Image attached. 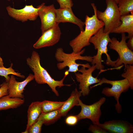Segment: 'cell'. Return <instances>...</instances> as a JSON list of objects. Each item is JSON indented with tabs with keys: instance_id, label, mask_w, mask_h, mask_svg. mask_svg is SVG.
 <instances>
[{
	"instance_id": "cell-1",
	"label": "cell",
	"mask_w": 133,
	"mask_h": 133,
	"mask_svg": "<svg viewBox=\"0 0 133 133\" xmlns=\"http://www.w3.org/2000/svg\"><path fill=\"white\" fill-rule=\"evenodd\" d=\"M26 63L34 73V79L39 84H47L52 91L57 96H59L58 92L56 87L60 88L64 86H70L71 84H64L63 82L69 72L66 70L63 78L60 80H55L52 78L47 70L42 66L40 63V58L38 53L35 51L32 52L30 57L27 58Z\"/></svg>"
},
{
	"instance_id": "cell-2",
	"label": "cell",
	"mask_w": 133,
	"mask_h": 133,
	"mask_svg": "<svg viewBox=\"0 0 133 133\" xmlns=\"http://www.w3.org/2000/svg\"><path fill=\"white\" fill-rule=\"evenodd\" d=\"M91 5L94 10V15L91 17L86 15L84 22L85 30L81 31L79 35L69 42L73 52L75 53L79 52L84 47L90 45L89 40L91 38L104 26L103 22L97 18L96 13L97 9L95 3H92Z\"/></svg>"
},
{
	"instance_id": "cell-3",
	"label": "cell",
	"mask_w": 133,
	"mask_h": 133,
	"mask_svg": "<svg viewBox=\"0 0 133 133\" xmlns=\"http://www.w3.org/2000/svg\"><path fill=\"white\" fill-rule=\"evenodd\" d=\"M110 33L104 32L103 27L100 28L89 40L90 43H92L95 49L97 50V54L93 56L91 64L92 65H95L96 69L101 71L104 67L101 63L103 54H105L107 56L105 63L106 65L115 68L116 64L117 61V59L115 61H112L108 53L107 45L111 40L109 36Z\"/></svg>"
},
{
	"instance_id": "cell-4",
	"label": "cell",
	"mask_w": 133,
	"mask_h": 133,
	"mask_svg": "<svg viewBox=\"0 0 133 133\" xmlns=\"http://www.w3.org/2000/svg\"><path fill=\"white\" fill-rule=\"evenodd\" d=\"M85 51V49H84L78 53L72 52L70 53H67L64 52L62 48H57L55 54V57L57 61L62 62L57 63V66L58 69L62 70L66 67H68L69 69L68 70L69 72L75 73L78 71V67L80 66H84L87 68H90L91 66L89 63L77 64L76 62L77 60H80L91 63L93 56L81 55Z\"/></svg>"
},
{
	"instance_id": "cell-5",
	"label": "cell",
	"mask_w": 133,
	"mask_h": 133,
	"mask_svg": "<svg viewBox=\"0 0 133 133\" xmlns=\"http://www.w3.org/2000/svg\"><path fill=\"white\" fill-rule=\"evenodd\" d=\"M106 8L103 12L97 10L98 19L104 24V31L111 33L112 31L121 24V16L117 4L114 0H105Z\"/></svg>"
},
{
	"instance_id": "cell-6",
	"label": "cell",
	"mask_w": 133,
	"mask_h": 133,
	"mask_svg": "<svg viewBox=\"0 0 133 133\" xmlns=\"http://www.w3.org/2000/svg\"><path fill=\"white\" fill-rule=\"evenodd\" d=\"M103 83L109 84L112 85L109 88L105 87L102 89L101 93L107 97H113L117 102L115 105V109L117 112L120 113L122 111V107L119 102V99L121 94L127 91L130 88L129 83L127 80L124 79L118 80H111L103 78L100 82L92 86L91 89Z\"/></svg>"
},
{
	"instance_id": "cell-7",
	"label": "cell",
	"mask_w": 133,
	"mask_h": 133,
	"mask_svg": "<svg viewBox=\"0 0 133 133\" xmlns=\"http://www.w3.org/2000/svg\"><path fill=\"white\" fill-rule=\"evenodd\" d=\"M125 33H121V39L120 41L113 37L111 39L109 46L110 49L116 51L119 57L116 63L115 68L118 69L123 64L133 65V51L130 50L127 45L126 41L128 39Z\"/></svg>"
},
{
	"instance_id": "cell-8",
	"label": "cell",
	"mask_w": 133,
	"mask_h": 133,
	"mask_svg": "<svg viewBox=\"0 0 133 133\" xmlns=\"http://www.w3.org/2000/svg\"><path fill=\"white\" fill-rule=\"evenodd\" d=\"M106 100L105 98L102 97L93 104L88 105L83 103L80 99L78 106H81V110L79 113L76 115L79 120L88 119L91 121L93 124L98 125L100 123L99 119L101 115L100 107Z\"/></svg>"
},
{
	"instance_id": "cell-9",
	"label": "cell",
	"mask_w": 133,
	"mask_h": 133,
	"mask_svg": "<svg viewBox=\"0 0 133 133\" xmlns=\"http://www.w3.org/2000/svg\"><path fill=\"white\" fill-rule=\"evenodd\" d=\"M96 67L95 65H92L86 69L85 67L82 66L78 70L82 74L75 73L76 79L79 83V89L84 97L89 94L90 91L89 87L91 85L98 83L100 80V79H98L97 77H94L92 76V73L96 69Z\"/></svg>"
},
{
	"instance_id": "cell-10",
	"label": "cell",
	"mask_w": 133,
	"mask_h": 133,
	"mask_svg": "<svg viewBox=\"0 0 133 133\" xmlns=\"http://www.w3.org/2000/svg\"><path fill=\"white\" fill-rule=\"evenodd\" d=\"M40 5L37 8L34 7L33 5H26L23 8L18 9L8 6L6 8L9 15L16 20L22 22L28 20L34 21L38 16V11Z\"/></svg>"
},
{
	"instance_id": "cell-11",
	"label": "cell",
	"mask_w": 133,
	"mask_h": 133,
	"mask_svg": "<svg viewBox=\"0 0 133 133\" xmlns=\"http://www.w3.org/2000/svg\"><path fill=\"white\" fill-rule=\"evenodd\" d=\"M61 32L59 24L56 23L52 27L42 33L41 36L33 45L35 49L53 46L59 41Z\"/></svg>"
},
{
	"instance_id": "cell-12",
	"label": "cell",
	"mask_w": 133,
	"mask_h": 133,
	"mask_svg": "<svg viewBox=\"0 0 133 133\" xmlns=\"http://www.w3.org/2000/svg\"><path fill=\"white\" fill-rule=\"evenodd\" d=\"M43 3L40 5L38 12V16L41 21V29L42 33L57 23L56 22V9L53 4L49 6Z\"/></svg>"
},
{
	"instance_id": "cell-13",
	"label": "cell",
	"mask_w": 133,
	"mask_h": 133,
	"mask_svg": "<svg viewBox=\"0 0 133 133\" xmlns=\"http://www.w3.org/2000/svg\"><path fill=\"white\" fill-rule=\"evenodd\" d=\"M14 76L12 75L8 82V95L12 98L23 99L24 96L23 93L24 88L28 83L34 79V75L30 74L24 80L21 82L17 81Z\"/></svg>"
},
{
	"instance_id": "cell-14",
	"label": "cell",
	"mask_w": 133,
	"mask_h": 133,
	"mask_svg": "<svg viewBox=\"0 0 133 133\" xmlns=\"http://www.w3.org/2000/svg\"><path fill=\"white\" fill-rule=\"evenodd\" d=\"M98 125L108 133H132L133 126L130 123L121 120H112Z\"/></svg>"
},
{
	"instance_id": "cell-15",
	"label": "cell",
	"mask_w": 133,
	"mask_h": 133,
	"mask_svg": "<svg viewBox=\"0 0 133 133\" xmlns=\"http://www.w3.org/2000/svg\"><path fill=\"white\" fill-rule=\"evenodd\" d=\"M56 22L59 24L61 22H69L75 24L79 27L81 31L84 30V22L77 17L74 14L71 8H60L56 9Z\"/></svg>"
},
{
	"instance_id": "cell-16",
	"label": "cell",
	"mask_w": 133,
	"mask_h": 133,
	"mask_svg": "<svg viewBox=\"0 0 133 133\" xmlns=\"http://www.w3.org/2000/svg\"><path fill=\"white\" fill-rule=\"evenodd\" d=\"M121 24L115 28L111 33H127L128 38L133 36V14L121 16Z\"/></svg>"
},
{
	"instance_id": "cell-17",
	"label": "cell",
	"mask_w": 133,
	"mask_h": 133,
	"mask_svg": "<svg viewBox=\"0 0 133 133\" xmlns=\"http://www.w3.org/2000/svg\"><path fill=\"white\" fill-rule=\"evenodd\" d=\"M82 95L81 91H78L76 88L72 91L70 97L60 109L62 116H65L69 110L74 106H79L80 97Z\"/></svg>"
},
{
	"instance_id": "cell-18",
	"label": "cell",
	"mask_w": 133,
	"mask_h": 133,
	"mask_svg": "<svg viewBox=\"0 0 133 133\" xmlns=\"http://www.w3.org/2000/svg\"><path fill=\"white\" fill-rule=\"evenodd\" d=\"M41 102H32L29 105L27 111V123L24 132L26 133L29 128L37 120L42 113Z\"/></svg>"
},
{
	"instance_id": "cell-19",
	"label": "cell",
	"mask_w": 133,
	"mask_h": 133,
	"mask_svg": "<svg viewBox=\"0 0 133 133\" xmlns=\"http://www.w3.org/2000/svg\"><path fill=\"white\" fill-rule=\"evenodd\" d=\"M25 100L18 98H12L8 95L0 98V111L17 108L22 105Z\"/></svg>"
},
{
	"instance_id": "cell-20",
	"label": "cell",
	"mask_w": 133,
	"mask_h": 133,
	"mask_svg": "<svg viewBox=\"0 0 133 133\" xmlns=\"http://www.w3.org/2000/svg\"><path fill=\"white\" fill-rule=\"evenodd\" d=\"M61 116L59 109L47 113H42L37 119L41 120L43 124L48 125L53 124Z\"/></svg>"
},
{
	"instance_id": "cell-21",
	"label": "cell",
	"mask_w": 133,
	"mask_h": 133,
	"mask_svg": "<svg viewBox=\"0 0 133 133\" xmlns=\"http://www.w3.org/2000/svg\"><path fill=\"white\" fill-rule=\"evenodd\" d=\"M117 5L121 16L133 14V0H119Z\"/></svg>"
},
{
	"instance_id": "cell-22",
	"label": "cell",
	"mask_w": 133,
	"mask_h": 133,
	"mask_svg": "<svg viewBox=\"0 0 133 133\" xmlns=\"http://www.w3.org/2000/svg\"><path fill=\"white\" fill-rule=\"evenodd\" d=\"M65 101L44 100L41 102L42 113H47L59 109Z\"/></svg>"
},
{
	"instance_id": "cell-23",
	"label": "cell",
	"mask_w": 133,
	"mask_h": 133,
	"mask_svg": "<svg viewBox=\"0 0 133 133\" xmlns=\"http://www.w3.org/2000/svg\"><path fill=\"white\" fill-rule=\"evenodd\" d=\"M13 64L11 63L10 67L6 68L4 67H0V76L5 78L6 81L8 82L10 77L8 76L10 74L13 75L20 78H24L25 77L21 73L15 71L12 68Z\"/></svg>"
},
{
	"instance_id": "cell-24",
	"label": "cell",
	"mask_w": 133,
	"mask_h": 133,
	"mask_svg": "<svg viewBox=\"0 0 133 133\" xmlns=\"http://www.w3.org/2000/svg\"><path fill=\"white\" fill-rule=\"evenodd\" d=\"M125 72L121 74V76L127 79L131 89H133V65H126L125 66Z\"/></svg>"
},
{
	"instance_id": "cell-25",
	"label": "cell",
	"mask_w": 133,
	"mask_h": 133,
	"mask_svg": "<svg viewBox=\"0 0 133 133\" xmlns=\"http://www.w3.org/2000/svg\"><path fill=\"white\" fill-rule=\"evenodd\" d=\"M43 124L42 121L37 119L28 129L26 133H40Z\"/></svg>"
},
{
	"instance_id": "cell-26",
	"label": "cell",
	"mask_w": 133,
	"mask_h": 133,
	"mask_svg": "<svg viewBox=\"0 0 133 133\" xmlns=\"http://www.w3.org/2000/svg\"><path fill=\"white\" fill-rule=\"evenodd\" d=\"M88 130L93 133H108L105 130L95 124H91L88 128Z\"/></svg>"
},
{
	"instance_id": "cell-27",
	"label": "cell",
	"mask_w": 133,
	"mask_h": 133,
	"mask_svg": "<svg viewBox=\"0 0 133 133\" xmlns=\"http://www.w3.org/2000/svg\"><path fill=\"white\" fill-rule=\"evenodd\" d=\"M79 121V120L76 115H70L66 117L65 121L66 124L73 126L76 124Z\"/></svg>"
},
{
	"instance_id": "cell-28",
	"label": "cell",
	"mask_w": 133,
	"mask_h": 133,
	"mask_svg": "<svg viewBox=\"0 0 133 133\" xmlns=\"http://www.w3.org/2000/svg\"><path fill=\"white\" fill-rule=\"evenodd\" d=\"M60 5V8H72L73 5L72 0H56Z\"/></svg>"
},
{
	"instance_id": "cell-29",
	"label": "cell",
	"mask_w": 133,
	"mask_h": 133,
	"mask_svg": "<svg viewBox=\"0 0 133 133\" xmlns=\"http://www.w3.org/2000/svg\"><path fill=\"white\" fill-rule=\"evenodd\" d=\"M8 82H4L1 84L0 87V98L3 96L8 95Z\"/></svg>"
},
{
	"instance_id": "cell-30",
	"label": "cell",
	"mask_w": 133,
	"mask_h": 133,
	"mask_svg": "<svg viewBox=\"0 0 133 133\" xmlns=\"http://www.w3.org/2000/svg\"><path fill=\"white\" fill-rule=\"evenodd\" d=\"M127 46L128 48L132 51L133 50V36L129 38L127 42Z\"/></svg>"
},
{
	"instance_id": "cell-31",
	"label": "cell",
	"mask_w": 133,
	"mask_h": 133,
	"mask_svg": "<svg viewBox=\"0 0 133 133\" xmlns=\"http://www.w3.org/2000/svg\"><path fill=\"white\" fill-rule=\"evenodd\" d=\"M3 60L0 56V67H4Z\"/></svg>"
},
{
	"instance_id": "cell-32",
	"label": "cell",
	"mask_w": 133,
	"mask_h": 133,
	"mask_svg": "<svg viewBox=\"0 0 133 133\" xmlns=\"http://www.w3.org/2000/svg\"><path fill=\"white\" fill-rule=\"evenodd\" d=\"M114 0L115 1L116 3L117 4L119 0Z\"/></svg>"
},
{
	"instance_id": "cell-33",
	"label": "cell",
	"mask_w": 133,
	"mask_h": 133,
	"mask_svg": "<svg viewBox=\"0 0 133 133\" xmlns=\"http://www.w3.org/2000/svg\"><path fill=\"white\" fill-rule=\"evenodd\" d=\"M1 84H0V86H1Z\"/></svg>"
},
{
	"instance_id": "cell-34",
	"label": "cell",
	"mask_w": 133,
	"mask_h": 133,
	"mask_svg": "<svg viewBox=\"0 0 133 133\" xmlns=\"http://www.w3.org/2000/svg\"><path fill=\"white\" fill-rule=\"evenodd\" d=\"M8 0V1H10V0Z\"/></svg>"
}]
</instances>
